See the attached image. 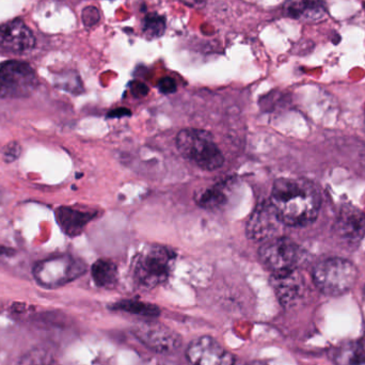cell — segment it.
<instances>
[{
    "label": "cell",
    "mask_w": 365,
    "mask_h": 365,
    "mask_svg": "<svg viewBox=\"0 0 365 365\" xmlns=\"http://www.w3.org/2000/svg\"><path fill=\"white\" fill-rule=\"evenodd\" d=\"M21 153V145H19V143H15V141H12V143H9V145L4 148L2 156H4V162L12 163L19 158Z\"/></svg>",
    "instance_id": "22"
},
{
    "label": "cell",
    "mask_w": 365,
    "mask_h": 365,
    "mask_svg": "<svg viewBox=\"0 0 365 365\" xmlns=\"http://www.w3.org/2000/svg\"><path fill=\"white\" fill-rule=\"evenodd\" d=\"M262 265L272 274H284L297 268L302 259L300 247L287 237H274L264 242L259 250Z\"/></svg>",
    "instance_id": "5"
},
{
    "label": "cell",
    "mask_w": 365,
    "mask_h": 365,
    "mask_svg": "<svg viewBox=\"0 0 365 365\" xmlns=\"http://www.w3.org/2000/svg\"><path fill=\"white\" fill-rule=\"evenodd\" d=\"M269 202L281 223L289 227L310 225L321 208V195L317 187L304 179L277 180Z\"/></svg>",
    "instance_id": "1"
},
{
    "label": "cell",
    "mask_w": 365,
    "mask_h": 365,
    "mask_svg": "<svg viewBox=\"0 0 365 365\" xmlns=\"http://www.w3.org/2000/svg\"><path fill=\"white\" fill-rule=\"evenodd\" d=\"M110 308L113 310L123 311V312L130 313V314L141 315V317H156L160 313V308L155 304L133 299L120 300L113 304Z\"/></svg>",
    "instance_id": "19"
},
{
    "label": "cell",
    "mask_w": 365,
    "mask_h": 365,
    "mask_svg": "<svg viewBox=\"0 0 365 365\" xmlns=\"http://www.w3.org/2000/svg\"><path fill=\"white\" fill-rule=\"evenodd\" d=\"M177 148L182 158L205 171L222 167L225 158L210 133L185 128L178 134Z\"/></svg>",
    "instance_id": "3"
},
{
    "label": "cell",
    "mask_w": 365,
    "mask_h": 365,
    "mask_svg": "<svg viewBox=\"0 0 365 365\" xmlns=\"http://www.w3.org/2000/svg\"><path fill=\"white\" fill-rule=\"evenodd\" d=\"M364 125H365V111H364Z\"/></svg>",
    "instance_id": "27"
},
{
    "label": "cell",
    "mask_w": 365,
    "mask_h": 365,
    "mask_svg": "<svg viewBox=\"0 0 365 365\" xmlns=\"http://www.w3.org/2000/svg\"><path fill=\"white\" fill-rule=\"evenodd\" d=\"M336 232L346 242H359L365 233L364 215L354 207L343 208L336 223Z\"/></svg>",
    "instance_id": "13"
},
{
    "label": "cell",
    "mask_w": 365,
    "mask_h": 365,
    "mask_svg": "<svg viewBox=\"0 0 365 365\" xmlns=\"http://www.w3.org/2000/svg\"><path fill=\"white\" fill-rule=\"evenodd\" d=\"M330 357L336 365H365V347L358 341H349L332 349Z\"/></svg>",
    "instance_id": "16"
},
{
    "label": "cell",
    "mask_w": 365,
    "mask_h": 365,
    "mask_svg": "<svg viewBox=\"0 0 365 365\" xmlns=\"http://www.w3.org/2000/svg\"><path fill=\"white\" fill-rule=\"evenodd\" d=\"M186 357L192 365H234L235 357L210 336H201L187 347Z\"/></svg>",
    "instance_id": "9"
},
{
    "label": "cell",
    "mask_w": 365,
    "mask_h": 365,
    "mask_svg": "<svg viewBox=\"0 0 365 365\" xmlns=\"http://www.w3.org/2000/svg\"><path fill=\"white\" fill-rule=\"evenodd\" d=\"M130 92L136 98H143V96H147L148 92H149V88L145 83H141V81H133L130 83Z\"/></svg>",
    "instance_id": "24"
},
{
    "label": "cell",
    "mask_w": 365,
    "mask_h": 365,
    "mask_svg": "<svg viewBox=\"0 0 365 365\" xmlns=\"http://www.w3.org/2000/svg\"><path fill=\"white\" fill-rule=\"evenodd\" d=\"M358 270L353 262L342 257H330L319 262L313 269V281L327 296H341L353 289Z\"/></svg>",
    "instance_id": "4"
},
{
    "label": "cell",
    "mask_w": 365,
    "mask_h": 365,
    "mask_svg": "<svg viewBox=\"0 0 365 365\" xmlns=\"http://www.w3.org/2000/svg\"><path fill=\"white\" fill-rule=\"evenodd\" d=\"M364 12H365V4H364Z\"/></svg>",
    "instance_id": "28"
},
{
    "label": "cell",
    "mask_w": 365,
    "mask_h": 365,
    "mask_svg": "<svg viewBox=\"0 0 365 365\" xmlns=\"http://www.w3.org/2000/svg\"><path fill=\"white\" fill-rule=\"evenodd\" d=\"M287 14L294 19L319 21L327 14L324 0H295L287 4Z\"/></svg>",
    "instance_id": "15"
},
{
    "label": "cell",
    "mask_w": 365,
    "mask_h": 365,
    "mask_svg": "<svg viewBox=\"0 0 365 365\" xmlns=\"http://www.w3.org/2000/svg\"><path fill=\"white\" fill-rule=\"evenodd\" d=\"M166 30V19L158 13H150L143 21V31L149 38H158Z\"/></svg>",
    "instance_id": "20"
},
{
    "label": "cell",
    "mask_w": 365,
    "mask_h": 365,
    "mask_svg": "<svg viewBox=\"0 0 365 365\" xmlns=\"http://www.w3.org/2000/svg\"><path fill=\"white\" fill-rule=\"evenodd\" d=\"M94 216L96 212H86L66 206H61L56 210V220L58 225L62 231L71 237L79 235Z\"/></svg>",
    "instance_id": "14"
},
{
    "label": "cell",
    "mask_w": 365,
    "mask_h": 365,
    "mask_svg": "<svg viewBox=\"0 0 365 365\" xmlns=\"http://www.w3.org/2000/svg\"><path fill=\"white\" fill-rule=\"evenodd\" d=\"M85 272L81 262L68 255L38 262L34 268L36 282L47 289H56L78 278Z\"/></svg>",
    "instance_id": "7"
},
{
    "label": "cell",
    "mask_w": 365,
    "mask_h": 365,
    "mask_svg": "<svg viewBox=\"0 0 365 365\" xmlns=\"http://www.w3.org/2000/svg\"><path fill=\"white\" fill-rule=\"evenodd\" d=\"M101 21V12L96 6H87L83 11V21L88 27L96 26Z\"/></svg>",
    "instance_id": "21"
},
{
    "label": "cell",
    "mask_w": 365,
    "mask_h": 365,
    "mask_svg": "<svg viewBox=\"0 0 365 365\" xmlns=\"http://www.w3.org/2000/svg\"><path fill=\"white\" fill-rule=\"evenodd\" d=\"M158 90L164 94H173L177 91V83L171 77H164L158 81Z\"/></svg>",
    "instance_id": "23"
},
{
    "label": "cell",
    "mask_w": 365,
    "mask_h": 365,
    "mask_svg": "<svg viewBox=\"0 0 365 365\" xmlns=\"http://www.w3.org/2000/svg\"><path fill=\"white\" fill-rule=\"evenodd\" d=\"M134 336L151 351L173 353L182 344V338L175 330L154 322H143L133 327Z\"/></svg>",
    "instance_id": "8"
},
{
    "label": "cell",
    "mask_w": 365,
    "mask_h": 365,
    "mask_svg": "<svg viewBox=\"0 0 365 365\" xmlns=\"http://www.w3.org/2000/svg\"><path fill=\"white\" fill-rule=\"evenodd\" d=\"M175 252L162 245H148L137 255L133 277L138 287L152 289L168 280L175 262Z\"/></svg>",
    "instance_id": "2"
},
{
    "label": "cell",
    "mask_w": 365,
    "mask_h": 365,
    "mask_svg": "<svg viewBox=\"0 0 365 365\" xmlns=\"http://www.w3.org/2000/svg\"><path fill=\"white\" fill-rule=\"evenodd\" d=\"M281 221L270 202L259 204L247 222V236L253 242H266L277 237Z\"/></svg>",
    "instance_id": "10"
},
{
    "label": "cell",
    "mask_w": 365,
    "mask_h": 365,
    "mask_svg": "<svg viewBox=\"0 0 365 365\" xmlns=\"http://www.w3.org/2000/svg\"><path fill=\"white\" fill-rule=\"evenodd\" d=\"M195 200L200 207L212 210L222 207L227 202V197L225 187L216 185V186L207 187L197 191L195 193Z\"/></svg>",
    "instance_id": "18"
},
{
    "label": "cell",
    "mask_w": 365,
    "mask_h": 365,
    "mask_svg": "<svg viewBox=\"0 0 365 365\" xmlns=\"http://www.w3.org/2000/svg\"><path fill=\"white\" fill-rule=\"evenodd\" d=\"M130 115V111L125 108L113 109L108 113V117L110 118H122Z\"/></svg>",
    "instance_id": "25"
},
{
    "label": "cell",
    "mask_w": 365,
    "mask_h": 365,
    "mask_svg": "<svg viewBox=\"0 0 365 365\" xmlns=\"http://www.w3.org/2000/svg\"><path fill=\"white\" fill-rule=\"evenodd\" d=\"M38 86V75L29 64L21 61L0 64V98H29Z\"/></svg>",
    "instance_id": "6"
},
{
    "label": "cell",
    "mask_w": 365,
    "mask_h": 365,
    "mask_svg": "<svg viewBox=\"0 0 365 365\" xmlns=\"http://www.w3.org/2000/svg\"><path fill=\"white\" fill-rule=\"evenodd\" d=\"M364 302H365V287H364Z\"/></svg>",
    "instance_id": "26"
},
{
    "label": "cell",
    "mask_w": 365,
    "mask_h": 365,
    "mask_svg": "<svg viewBox=\"0 0 365 365\" xmlns=\"http://www.w3.org/2000/svg\"><path fill=\"white\" fill-rule=\"evenodd\" d=\"M36 38L25 23L14 19L0 26V47L11 53H21L34 48Z\"/></svg>",
    "instance_id": "11"
},
{
    "label": "cell",
    "mask_w": 365,
    "mask_h": 365,
    "mask_svg": "<svg viewBox=\"0 0 365 365\" xmlns=\"http://www.w3.org/2000/svg\"><path fill=\"white\" fill-rule=\"evenodd\" d=\"M272 285L278 296L279 302L284 307L297 304L306 292L304 278L298 274L297 269L284 274H272Z\"/></svg>",
    "instance_id": "12"
},
{
    "label": "cell",
    "mask_w": 365,
    "mask_h": 365,
    "mask_svg": "<svg viewBox=\"0 0 365 365\" xmlns=\"http://www.w3.org/2000/svg\"><path fill=\"white\" fill-rule=\"evenodd\" d=\"M92 279L98 287L111 289L117 285L119 274L117 265L110 259H98L91 268Z\"/></svg>",
    "instance_id": "17"
}]
</instances>
